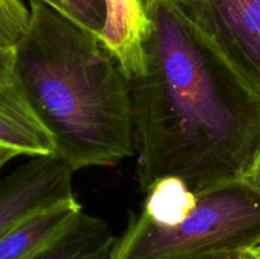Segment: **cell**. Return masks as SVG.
Instances as JSON below:
<instances>
[{"label":"cell","instance_id":"1","mask_svg":"<svg viewBox=\"0 0 260 259\" xmlns=\"http://www.w3.org/2000/svg\"><path fill=\"white\" fill-rule=\"evenodd\" d=\"M142 3L144 68L127 79L141 190L165 178L196 193L251 178L260 159V95L180 0Z\"/></svg>","mask_w":260,"mask_h":259},{"label":"cell","instance_id":"2","mask_svg":"<svg viewBox=\"0 0 260 259\" xmlns=\"http://www.w3.org/2000/svg\"><path fill=\"white\" fill-rule=\"evenodd\" d=\"M15 46L14 73L30 108L74 170L113 167L136 152L127 79L95 33L40 0Z\"/></svg>","mask_w":260,"mask_h":259},{"label":"cell","instance_id":"3","mask_svg":"<svg viewBox=\"0 0 260 259\" xmlns=\"http://www.w3.org/2000/svg\"><path fill=\"white\" fill-rule=\"evenodd\" d=\"M260 244V188L251 178L194 196L170 223L132 213L112 259H183L241 251Z\"/></svg>","mask_w":260,"mask_h":259},{"label":"cell","instance_id":"4","mask_svg":"<svg viewBox=\"0 0 260 259\" xmlns=\"http://www.w3.org/2000/svg\"><path fill=\"white\" fill-rule=\"evenodd\" d=\"M217 50L260 95V0H180Z\"/></svg>","mask_w":260,"mask_h":259},{"label":"cell","instance_id":"5","mask_svg":"<svg viewBox=\"0 0 260 259\" xmlns=\"http://www.w3.org/2000/svg\"><path fill=\"white\" fill-rule=\"evenodd\" d=\"M0 146L20 156L55 152V142L25 99L17 78L0 83Z\"/></svg>","mask_w":260,"mask_h":259},{"label":"cell","instance_id":"6","mask_svg":"<svg viewBox=\"0 0 260 259\" xmlns=\"http://www.w3.org/2000/svg\"><path fill=\"white\" fill-rule=\"evenodd\" d=\"M83 208L73 200L33 212L10 228L0 238V259H35L52 244Z\"/></svg>","mask_w":260,"mask_h":259},{"label":"cell","instance_id":"7","mask_svg":"<svg viewBox=\"0 0 260 259\" xmlns=\"http://www.w3.org/2000/svg\"><path fill=\"white\" fill-rule=\"evenodd\" d=\"M106 24L101 40L118 61L126 79L144 68V41L146 13L142 0H106Z\"/></svg>","mask_w":260,"mask_h":259},{"label":"cell","instance_id":"8","mask_svg":"<svg viewBox=\"0 0 260 259\" xmlns=\"http://www.w3.org/2000/svg\"><path fill=\"white\" fill-rule=\"evenodd\" d=\"M116 241L106 221L83 211L35 259H112Z\"/></svg>","mask_w":260,"mask_h":259},{"label":"cell","instance_id":"9","mask_svg":"<svg viewBox=\"0 0 260 259\" xmlns=\"http://www.w3.org/2000/svg\"><path fill=\"white\" fill-rule=\"evenodd\" d=\"M30 10L22 0H0V46L15 48L29 28Z\"/></svg>","mask_w":260,"mask_h":259},{"label":"cell","instance_id":"10","mask_svg":"<svg viewBox=\"0 0 260 259\" xmlns=\"http://www.w3.org/2000/svg\"><path fill=\"white\" fill-rule=\"evenodd\" d=\"M15 51L0 46V83L12 81L15 78Z\"/></svg>","mask_w":260,"mask_h":259},{"label":"cell","instance_id":"11","mask_svg":"<svg viewBox=\"0 0 260 259\" xmlns=\"http://www.w3.org/2000/svg\"><path fill=\"white\" fill-rule=\"evenodd\" d=\"M240 251H231V253H215V254H205V255L190 256V258L183 259H236Z\"/></svg>","mask_w":260,"mask_h":259},{"label":"cell","instance_id":"12","mask_svg":"<svg viewBox=\"0 0 260 259\" xmlns=\"http://www.w3.org/2000/svg\"><path fill=\"white\" fill-rule=\"evenodd\" d=\"M236 259H260V244L241 250Z\"/></svg>","mask_w":260,"mask_h":259},{"label":"cell","instance_id":"13","mask_svg":"<svg viewBox=\"0 0 260 259\" xmlns=\"http://www.w3.org/2000/svg\"><path fill=\"white\" fill-rule=\"evenodd\" d=\"M18 155L15 152H13L12 150L9 149H5V147L0 146V170L5 167L8 161H10L12 159L17 157Z\"/></svg>","mask_w":260,"mask_h":259},{"label":"cell","instance_id":"14","mask_svg":"<svg viewBox=\"0 0 260 259\" xmlns=\"http://www.w3.org/2000/svg\"><path fill=\"white\" fill-rule=\"evenodd\" d=\"M251 179H253L254 182H255V184L260 188V159H259L258 164H256L253 175H251Z\"/></svg>","mask_w":260,"mask_h":259}]
</instances>
